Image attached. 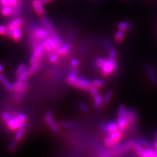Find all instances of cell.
I'll return each instance as SVG.
<instances>
[{
  "label": "cell",
  "mask_w": 157,
  "mask_h": 157,
  "mask_svg": "<svg viewBox=\"0 0 157 157\" xmlns=\"http://www.w3.org/2000/svg\"><path fill=\"white\" fill-rule=\"evenodd\" d=\"M50 36V33L45 28H40L39 26H34L32 28V39H33V46L36 47L39 45L37 42L44 39Z\"/></svg>",
  "instance_id": "obj_1"
},
{
  "label": "cell",
  "mask_w": 157,
  "mask_h": 157,
  "mask_svg": "<svg viewBox=\"0 0 157 157\" xmlns=\"http://www.w3.org/2000/svg\"><path fill=\"white\" fill-rule=\"evenodd\" d=\"M2 119L6 122L8 128L11 130H16L21 124L15 117L9 114L7 112H2L1 114Z\"/></svg>",
  "instance_id": "obj_2"
},
{
  "label": "cell",
  "mask_w": 157,
  "mask_h": 157,
  "mask_svg": "<svg viewBox=\"0 0 157 157\" xmlns=\"http://www.w3.org/2000/svg\"><path fill=\"white\" fill-rule=\"evenodd\" d=\"M117 67L116 58L109 56L106 60L104 66L101 68V71L103 76L107 77L110 75L113 72Z\"/></svg>",
  "instance_id": "obj_3"
},
{
  "label": "cell",
  "mask_w": 157,
  "mask_h": 157,
  "mask_svg": "<svg viewBox=\"0 0 157 157\" xmlns=\"http://www.w3.org/2000/svg\"><path fill=\"white\" fill-rule=\"evenodd\" d=\"M70 85L77 88H81L82 90H89L90 87L92 85V82L87 78L83 77H76Z\"/></svg>",
  "instance_id": "obj_4"
},
{
  "label": "cell",
  "mask_w": 157,
  "mask_h": 157,
  "mask_svg": "<svg viewBox=\"0 0 157 157\" xmlns=\"http://www.w3.org/2000/svg\"><path fill=\"white\" fill-rule=\"evenodd\" d=\"M42 45L44 47V50H45L49 52H52L56 51L58 48L56 43L54 41L52 38L51 36H48L43 39Z\"/></svg>",
  "instance_id": "obj_5"
},
{
  "label": "cell",
  "mask_w": 157,
  "mask_h": 157,
  "mask_svg": "<svg viewBox=\"0 0 157 157\" xmlns=\"http://www.w3.org/2000/svg\"><path fill=\"white\" fill-rule=\"evenodd\" d=\"M45 121L49 127V128H50L53 132H55V133L58 132V127L55 120H54L53 116L51 111H48L46 113V114L45 115Z\"/></svg>",
  "instance_id": "obj_6"
},
{
  "label": "cell",
  "mask_w": 157,
  "mask_h": 157,
  "mask_svg": "<svg viewBox=\"0 0 157 157\" xmlns=\"http://www.w3.org/2000/svg\"><path fill=\"white\" fill-rule=\"evenodd\" d=\"M44 51V47L42 44H39L36 47H34L33 52L30 58V63L39 61Z\"/></svg>",
  "instance_id": "obj_7"
},
{
  "label": "cell",
  "mask_w": 157,
  "mask_h": 157,
  "mask_svg": "<svg viewBox=\"0 0 157 157\" xmlns=\"http://www.w3.org/2000/svg\"><path fill=\"white\" fill-rule=\"evenodd\" d=\"M116 122L118 125V127H119V129L121 131H124V130L128 128L131 124L126 116L121 118H117Z\"/></svg>",
  "instance_id": "obj_8"
},
{
  "label": "cell",
  "mask_w": 157,
  "mask_h": 157,
  "mask_svg": "<svg viewBox=\"0 0 157 157\" xmlns=\"http://www.w3.org/2000/svg\"><path fill=\"white\" fill-rule=\"evenodd\" d=\"M41 22L43 24V25L45 27V29H47V30L50 33V36L54 35V34H56V31L55 28L53 27L52 24H51V21H49L48 18L45 16H43L41 18Z\"/></svg>",
  "instance_id": "obj_9"
},
{
  "label": "cell",
  "mask_w": 157,
  "mask_h": 157,
  "mask_svg": "<svg viewBox=\"0 0 157 157\" xmlns=\"http://www.w3.org/2000/svg\"><path fill=\"white\" fill-rule=\"evenodd\" d=\"M32 6L37 14L40 16L43 15L45 13V9L43 7V3L41 2L40 0H33L32 2Z\"/></svg>",
  "instance_id": "obj_10"
},
{
  "label": "cell",
  "mask_w": 157,
  "mask_h": 157,
  "mask_svg": "<svg viewBox=\"0 0 157 157\" xmlns=\"http://www.w3.org/2000/svg\"><path fill=\"white\" fill-rule=\"evenodd\" d=\"M101 129L103 131H105V132H107V133H110V132L119 130V127H118L117 122H109V123L101 125Z\"/></svg>",
  "instance_id": "obj_11"
},
{
  "label": "cell",
  "mask_w": 157,
  "mask_h": 157,
  "mask_svg": "<svg viewBox=\"0 0 157 157\" xmlns=\"http://www.w3.org/2000/svg\"><path fill=\"white\" fill-rule=\"evenodd\" d=\"M22 22H23L22 18H16L7 24V29H9V30H11L12 32L13 30H14V29L20 28V26H21L22 24Z\"/></svg>",
  "instance_id": "obj_12"
},
{
  "label": "cell",
  "mask_w": 157,
  "mask_h": 157,
  "mask_svg": "<svg viewBox=\"0 0 157 157\" xmlns=\"http://www.w3.org/2000/svg\"><path fill=\"white\" fill-rule=\"evenodd\" d=\"M71 50L70 45L68 44H65L63 45H61L57 48L56 50V54L58 56H66L69 53H70Z\"/></svg>",
  "instance_id": "obj_13"
},
{
  "label": "cell",
  "mask_w": 157,
  "mask_h": 157,
  "mask_svg": "<svg viewBox=\"0 0 157 157\" xmlns=\"http://www.w3.org/2000/svg\"><path fill=\"white\" fill-rule=\"evenodd\" d=\"M134 142L133 141H129L127 143L124 144L121 146H119V147H117L116 148V152L119 153H124L128 151L131 149H132V146H133Z\"/></svg>",
  "instance_id": "obj_14"
},
{
  "label": "cell",
  "mask_w": 157,
  "mask_h": 157,
  "mask_svg": "<svg viewBox=\"0 0 157 157\" xmlns=\"http://www.w3.org/2000/svg\"><path fill=\"white\" fill-rule=\"evenodd\" d=\"M144 69L147 75H148L149 78V79L153 82L155 85H157V78L155 73V71L153 70V69H151V67L149 65H145Z\"/></svg>",
  "instance_id": "obj_15"
},
{
  "label": "cell",
  "mask_w": 157,
  "mask_h": 157,
  "mask_svg": "<svg viewBox=\"0 0 157 157\" xmlns=\"http://www.w3.org/2000/svg\"><path fill=\"white\" fill-rule=\"evenodd\" d=\"M108 136L110 137V138L113 140V141L115 144H116L118 141H119L121 140L122 136V131L119 129L116 131L110 132Z\"/></svg>",
  "instance_id": "obj_16"
},
{
  "label": "cell",
  "mask_w": 157,
  "mask_h": 157,
  "mask_svg": "<svg viewBox=\"0 0 157 157\" xmlns=\"http://www.w3.org/2000/svg\"><path fill=\"white\" fill-rule=\"evenodd\" d=\"M0 82H2L3 85L6 87L8 90L13 91L14 90L13 85H12L11 83L7 79V78L3 74H2L1 73H0Z\"/></svg>",
  "instance_id": "obj_17"
},
{
  "label": "cell",
  "mask_w": 157,
  "mask_h": 157,
  "mask_svg": "<svg viewBox=\"0 0 157 157\" xmlns=\"http://www.w3.org/2000/svg\"><path fill=\"white\" fill-rule=\"evenodd\" d=\"M24 130H25V125H24V124H20L18 128L17 129V132L15 134V137H14V140H15L17 142L21 141L23 137Z\"/></svg>",
  "instance_id": "obj_18"
},
{
  "label": "cell",
  "mask_w": 157,
  "mask_h": 157,
  "mask_svg": "<svg viewBox=\"0 0 157 157\" xmlns=\"http://www.w3.org/2000/svg\"><path fill=\"white\" fill-rule=\"evenodd\" d=\"M13 87L14 90H15L17 92H23L26 89V84L25 83V81H17V82L13 85Z\"/></svg>",
  "instance_id": "obj_19"
},
{
  "label": "cell",
  "mask_w": 157,
  "mask_h": 157,
  "mask_svg": "<svg viewBox=\"0 0 157 157\" xmlns=\"http://www.w3.org/2000/svg\"><path fill=\"white\" fill-rule=\"evenodd\" d=\"M13 12V9L11 6H2L1 9V13L2 15L5 17H9L12 15Z\"/></svg>",
  "instance_id": "obj_20"
},
{
  "label": "cell",
  "mask_w": 157,
  "mask_h": 157,
  "mask_svg": "<svg viewBox=\"0 0 157 157\" xmlns=\"http://www.w3.org/2000/svg\"><path fill=\"white\" fill-rule=\"evenodd\" d=\"M77 69L76 68V67H73L71 70L70 73H69V75L66 78V81L68 84H70V83L77 77Z\"/></svg>",
  "instance_id": "obj_21"
},
{
  "label": "cell",
  "mask_w": 157,
  "mask_h": 157,
  "mask_svg": "<svg viewBox=\"0 0 157 157\" xmlns=\"http://www.w3.org/2000/svg\"><path fill=\"white\" fill-rule=\"evenodd\" d=\"M132 149H134V152L137 156L143 157V154H144V149L143 147H141L138 144L135 143L134 142L133 144V146H132Z\"/></svg>",
  "instance_id": "obj_22"
},
{
  "label": "cell",
  "mask_w": 157,
  "mask_h": 157,
  "mask_svg": "<svg viewBox=\"0 0 157 157\" xmlns=\"http://www.w3.org/2000/svg\"><path fill=\"white\" fill-rule=\"evenodd\" d=\"M22 36V32H21V29H20V28L14 29V30L12 31L11 32V37L14 39V41H18L21 40Z\"/></svg>",
  "instance_id": "obj_23"
},
{
  "label": "cell",
  "mask_w": 157,
  "mask_h": 157,
  "mask_svg": "<svg viewBox=\"0 0 157 157\" xmlns=\"http://www.w3.org/2000/svg\"><path fill=\"white\" fill-rule=\"evenodd\" d=\"M41 66V63L39 61L36 62H34L31 63V66H29V67L28 68V71L30 73V74H33V73H35L39 69L40 67Z\"/></svg>",
  "instance_id": "obj_24"
},
{
  "label": "cell",
  "mask_w": 157,
  "mask_h": 157,
  "mask_svg": "<svg viewBox=\"0 0 157 157\" xmlns=\"http://www.w3.org/2000/svg\"><path fill=\"white\" fill-rule=\"evenodd\" d=\"M124 36V31L119 28V29H118L115 33V40L117 43H121L122 41V40H123Z\"/></svg>",
  "instance_id": "obj_25"
},
{
  "label": "cell",
  "mask_w": 157,
  "mask_h": 157,
  "mask_svg": "<svg viewBox=\"0 0 157 157\" xmlns=\"http://www.w3.org/2000/svg\"><path fill=\"white\" fill-rule=\"evenodd\" d=\"M127 109L124 105H121L117 111V118H121L126 116L127 114Z\"/></svg>",
  "instance_id": "obj_26"
},
{
  "label": "cell",
  "mask_w": 157,
  "mask_h": 157,
  "mask_svg": "<svg viewBox=\"0 0 157 157\" xmlns=\"http://www.w3.org/2000/svg\"><path fill=\"white\" fill-rule=\"evenodd\" d=\"M143 157H156L155 150L147 147V149H144Z\"/></svg>",
  "instance_id": "obj_27"
},
{
  "label": "cell",
  "mask_w": 157,
  "mask_h": 157,
  "mask_svg": "<svg viewBox=\"0 0 157 157\" xmlns=\"http://www.w3.org/2000/svg\"><path fill=\"white\" fill-rule=\"evenodd\" d=\"M118 26H119V28L121 29H122L123 31H126L128 30V29H131L132 25L128 22H121L118 24Z\"/></svg>",
  "instance_id": "obj_28"
},
{
  "label": "cell",
  "mask_w": 157,
  "mask_h": 157,
  "mask_svg": "<svg viewBox=\"0 0 157 157\" xmlns=\"http://www.w3.org/2000/svg\"><path fill=\"white\" fill-rule=\"evenodd\" d=\"M27 70V66L26 64H24V63H21V64H20L17 69L16 70V75L17 77H18L20 75H21L22 73H24V71H26Z\"/></svg>",
  "instance_id": "obj_29"
},
{
  "label": "cell",
  "mask_w": 157,
  "mask_h": 157,
  "mask_svg": "<svg viewBox=\"0 0 157 157\" xmlns=\"http://www.w3.org/2000/svg\"><path fill=\"white\" fill-rule=\"evenodd\" d=\"M126 117L128 118V119L129 121L130 122V123H132V122H133V121H134L135 119H136V112L134 110H132V109L128 110Z\"/></svg>",
  "instance_id": "obj_30"
},
{
  "label": "cell",
  "mask_w": 157,
  "mask_h": 157,
  "mask_svg": "<svg viewBox=\"0 0 157 157\" xmlns=\"http://www.w3.org/2000/svg\"><path fill=\"white\" fill-rule=\"evenodd\" d=\"M31 75L30 73L28 71V70H27L26 71H24V73H22L21 75H20L18 77V81H25L26 79H28V77Z\"/></svg>",
  "instance_id": "obj_31"
},
{
  "label": "cell",
  "mask_w": 157,
  "mask_h": 157,
  "mask_svg": "<svg viewBox=\"0 0 157 157\" xmlns=\"http://www.w3.org/2000/svg\"><path fill=\"white\" fill-rule=\"evenodd\" d=\"M113 92L112 90H108L104 96V97L103 98V103L104 104H107V103L109 102L111 98L113 97Z\"/></svg>",
  "instance_id": "obj_32"
},
{
  "label": "cell",
  "mask_w": 157,
  "mask_h": 157,
  "mask_svg": "<svg viewBox=\"0 0 157 157\" xmlns=\"http://www.w3.org/2000/svg\"><path fill=\"white\" fill-rule=\"evenodd\" d=\"M94 105L96 107H100L103 103V98L98 94L96 96H94Z\"/></svg>",
  "instance_id": "obj_33"
},
{
  "label": "cell",
  "mask_w": 157,
  "mask_h": 157,
  "mask_svg": "<svg viewBox=\"0 0 157 157\" xmlns=\"http://www.w3.org/2000/svg\"><path fill=\"white\" fill-rule=\"evenodd\" d=\"M15 117L21 124H24L26 121V116L23 113H17Z\"/></svg>",
  "instance_id": "obj_34"
},
{
  "label": "cell",
  "mask_w": 157,
  "mask_h": 157,
  "mask_svg": "<svg viewBox=\"0 0 157 157\" xmlns=\"http://www.w3.org/2000/svg\"><path fill=\"white\" fill-rule=\"evenodd\" d=\"M105 85V82L101 79H95L93 81H92V85L94 86L97 88L101 87Z\"/></svg>",
  "instance_id": "obj_35"
},
{
  "label": "cell",
  "mask_w": 157,
  "mask_h": 157,
  "mask_svg": "<svg viewBox=\"0 0 157 157\" xmlns=\"http://www.w3.org/2000/svg\"><path fill=\"white\" fill-rule=\"evenodd\" d=\"M106 60L103 58H98V59H96V66L98 67V68H101L103 66H104V63L105 62Z\"/></svg>",
  "instance_id": "obj_36"
},
{
  "label": "cell",
  "mask_w": 157,
  "mask_h": 157,
  "mask_svg": "<svg viewBox=\"0 0 157 157\" xmlns=\"http://www.w3.org/2000/svg\"><path fill=\"white\" fill-rule=\"evenodd\" d=\"M104 144L106 147H112L115 144L114 142L113 141V140L110 138V137L109 136H107L105 138Z\"/></svg>",
  "instance_id": "obj_37"
},
{
  "label": "cell",
  "mask_w": 157,
  "mask_h": 157,
  "mask_svg": "<svg viewBox=\"0 0 157 157\" xmlns=\"http://www.w3.org/2000/svg\"><path fill=\"white\" fill-rule=\"evenodd\" d=\"M136 143L140 145H141V147H149V146L148 142H147L144 139L140 138V139H138V140H137Z\"/></svg>",
  "instance_id": "obj_38"
},
{
  "label": "cell",
  "mask_w": 157,
  "mask_h": 157,
  "mask_svg": "<svg viewBox=\"0 0 157 157\" xmlns=\"http://www.w3.org/2000/svg\"><path fill=\"white\" fill-rule=\"evenodd\" d=\"M59 57L57 54H52V55L49 56V60L52 63H56L58 62Z\"/></svg>",
  "instance_id": "obj_39"
},
{
  "label": "cell",
  "mask_w": 157,
  "mask_h": 157,
  "mask_svg": "<svg viewBox=\"0 0 157 157\" xmlns=\"http://www.w3.org/2000/svg\"><path fill=\"white\" fill-rule=\"evenodd\" d=\"M89 90H90V93H91V94H92L93 96H96L97 94H99V92H98V88L96 87V86H94L91 85V86H90V88H89Z\"/></svg>",
  "instance_id": "obj_40"
},
{
  "label": "cell",
  "mask_w": 157,
  "mask_h": 157,
  "mask_svg": "<svg viewBox=\"0 0 157 157\" xmlns=\"http://www.w3.org/2000/svg\"><path fill=\"white\" fill-rule=\"evenodd\" d=\"M78 107H79V109L82 111L86 112L88 111V107L85 104H83V103H79L78 104Z\"/></svg>",
  "instance_id": "obj_41"
},
{
  "label": "cell",
  "mask_w": 157,
  "mask_h": 157,
  "mask_svg": "<svg viewBox=\"0 0 157 157\" xmlns=\"http://www.w3.org/2000/svg\"><path fill=\"white\" fill-rule=\"evenodd\" d=\"M7 32V26L4 25H0V35H6Z\"/></svg>",
  "instance_id": "obj_42"
},
{
  "label": "cell",
  "mask_w": 157,
  "mask_h": 157,
  "mask_svg": "<svg viewBox=\"0 0 157 157\" xmlns=\"http://www.w3.org/2000/svg\"><path fill=\"white\" fill-rule=\"evenodd\" d=\"M17 141H16L15 140H14L12 143L10 144V145H9V151H13L14 149L16 148V146H17Z\"/></svg>",
  "instance_id": "obj_43"
},
{
  "label": "cell",
  "mask_w": 157,
  "mask_h": 157,
  "mask_svg": "<svg viewBox=\"0 0 157 157\" xmlns=\"http://www.w3.org/2000/svg\"><path fill=\"white\" fill-rule=\"evenodd\" d=\"M10 0H0V4L2 5V6H9Z\"/></svg>",
  "instance_id": "obj_44"
},
{
  "label": "cell",
  "mask_w": 157,
  "mask_h": 157,
  "mask_svg": "<svg viewBox=\"0 0 157 157\" xmlns=\"http://www.w3.org/2000/svg\"><path fill=\"white\" fill-rule=\"evenodd\" d=\"M71 63V65L73 67H77L78 65V61L77 60V59H73Z\"/></svg>",
  "instance_id": "obj_45"
},
{
  "label": "cell",
  "mask_w": 157,
  "mask_h": 157,
  "mask_svg": "<svg viewBox=\"0 0 157 157\" xmlns=\"http://www.w3.org/2000/svg\"><path fill=\"white\" fill-rule=\"evenodd\" d=\"M22 92H17V94H16V100H21L22 99Z\"/></svg>",
  "instance_id": "obj_46"
},
{
  "label": "cell",
  "mask_w": 157,
  "mask_h": 157,
  "mask_svg": "<svg viewBox=\"0 0 157 157\" xmlns=\"http://www.w3.org/2000/svg\"><path fill=\"white\" fill-rule=\"evenodd\" d=\"M104 45H105V47H106V48L107 49L108 51L109 50V49L111 48V44L108 42V41H105V43H104Z\"/></svg>",
  "instance_id": "obj_47"
},
{
  "label": "cell",
  "mask_w": 157,
  "mask_h": 157,
  "mask_svg": "<svg viewBox=\"0 0 157 157\" xmlns=\"http://www.w3.org/2000/svg\"><path fill=\"white\" fill-rule=\"evenodd\" d=\"M40 1L43 4H47V3H49V2L53 1V0H40Z\"/></svg>",
  "instance_id": "obj_48"
},
{
  "label": "cell",
  "mask_w": 157,
  "mask_h": 157,
  "mask_svg": "<svg viewBox=\"0 0 157 157\" xmlns=\"http://www.w3.org/2000/svg\"><path fill=\"white\" fill-rule=\"evenodd\" d=\"M2 70H3V67H2V64H0V73L2 71Z\"/></svg>",
  "instance_id": "obj_49"
},
{
  "label": "cell",
  "mask_w": 157,
  "mask_h": 157,
  "mask_svg": "<svg viewBox=\"0 0 157 157\" xmlns=\"http://www.w3.org/2000/svg\"><path fill=\"white\" fill-rule=\"evenodd\" d=\"M155 137H156V138H157V130L156 131V134H155Z\"/></svg>",
  "instance_id": "obj_50"
}]
</instances>
